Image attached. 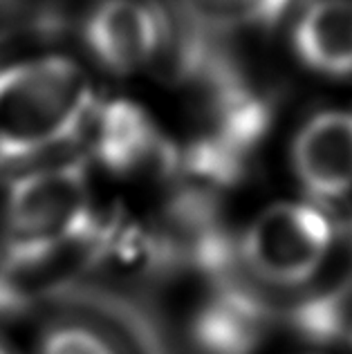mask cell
Here are the masks:
<instances>
[{
    "mask_svg": "<svg viewBox=\"0 0 352 354\" xmlns=\"http://www.w3.org/2000/svg\"><path fill=\"white\" fill-rule=\"evenodd\" d=\"M88 72L63 54L0 68V160L18 162L68 144L95 113Z\"/></svg>",
    "mask_w": 352,
    "mask_h": 354,
    "instance_id": "cell-1",
    "label": "cell"
},
{
    "mask_svg": "<svg viewBox=\"0 0 352 354\" xmlns=\"http://www.w3.org/2000/svg\"><path fill=\"white\" fill-rule=\"evenodd\" d=\"M92 236V195L81 164L45 166L9 184L3 204L5 276L32 272Z\"/></svg>",
    "mask_w": 352,
    "mask_h": 354,
    "instance_id": "cell-2",
    "label": "cell"
},
{
    "mask_svg": "<svg viewBox=\"0 0 352 354\" xmlns=\"http://www.w3.org/2000/svg\"><path fill=\"white\" fill-rule=\"evenodd\" d=\"M337 247V231L310 204L281 202L256 216L240 240L238 256L261 283L301 287L317 278Z\"/></svg>",
    "mask_w": 352,
    "mask_h": 354,
    "instance_id": "cell-3",
    "label": "cell"
},
{
    "mask_svg": "<svg viewBox=\"0 0 352 354\" xmlns=\"http://www.w3.org/2000/svg\"><path fill=\"white\" fill-rule=\"evenodd\" d=\"M83 41L101 68L133 77L162 57L166 21L148 0H99L83 23Z\"/></svg>",
    "mask_w": 352,
    "mask_h": 354,
    "instance_id": "cell-4",
    "label": "cell"
},
{
    "mask_svg": "<svg viewBox=\"0 0 352 354\" xmlns=\"http://www.w3.org/2000/svg\"><path fill=\"white\" fill-rule=\"evenodd\" d=\"M88 126L95 133L92 148L97 160L115 175L133 177L175 162L157 121L131 99H115L95 108Z\"/></svg>",
    "mask_w": 352,
    "mask_h": 354,
    "instance_id": "cell-5",
    "label": "cell"
},
{
    "mask_svg": "<svg viewBox=\"0 0 352 354\" xmlns=\"http://www.w3.org/2000/svg\"><path fill=\"white\" fill-rule=\"evenodd\" d=\"M294 171L314 198L335 200L352 189V115L323 113L303 126L292 151Z\"/></svg>",
    "mask_w": 352,
    "mask_h": 354,
    "instance_id": "cell-6",
    "label": "cell"
},
{
    "mask_svg": "<svg viewBox=\"0 0 352 354\" xmlns=\"http://www.w3.org/2000/svg\"><path fill=\"white\" fill-rule=\"evenodd\" d=\"M267 328L261 298L234 283H220L193 316L191 337L202 354H254Z\"/></svg>",
    "mask_w": 352,
    "mask_h": 354,
    "instance_id": "cell-7",
    "label": "cell"
},
{
    "mask_svg": "<svg viewBox=\"0 0 352 354\" xmlns=\"http://www.w3.org/2000/svg\"><path fill=\"white\" fill-rule=\"evenodd\" d=\"M294 48L312 70L352 74V0H314L296 23Z\"/></svg>",
    "mask_w": 352,
    "mask_h": 354,
    "instance_id": "cell-8",
    "label": "cell"
},
{
    "mask_svg": "<svg viewBox=\"0 0 352 354\" xmlns=\"http://www.w3.org/2000/svg\"><path fill=\"white\" fill-rule=\"evenodd\" d=\"M292 325L301 337L314 343H330L348 330V305L344 292L323 290L310 294L292 312Z\"/></svg>",
    "mask_w": 352,
    "mask_h": 354,
    "instance_id": "cell-9",
    "label": "cell"
},
{
    "mask_svg": "<svg viewBox=\"0 0 352 354\" xmlns=\"http://www.w3.org/2000/svg\"><path fill=\"white\" fill-rule=\"evenodd\" d=\"M39 354H117L95 330L79 323H59L43 334Z\"/></svg>",
    "mask_w": 352,
    "mask_h": 354,
    "instance_id": "cell-10",
    "label": "cell"
},
{
    "mask_svg": "<svg viewBox=\"0 0 352 354\" xmlns=\"http://www.w3.org/2000/svg\"><path fill=\"white\" fill-rule=\"evenodd\" d=\"M211 3L218 5L220 9H227V14H231L240 3H245V0H211Z\"/></svg>",
    "mask_w": 352,
    "mask_h": 354,
    "instance_id": "cell-11",
    "label": "cell"
},
{
    "mask_svg": "<svg viewBox=\"0 0 352 354\" xmlns=\"http://www.w3.org/2000/svg\"><path fill=\"white\" fill-rule=\"evenodd\" d=\"M0 354H12V352H9V350L3 346V343H0Z\"/></svg>",
    "mask_w": 352,
    "mask_h": 354,
    "instance_id": "cell-12",
    "label": "cell"
},
{
    "mask_svg": "<svg viewBox=\"0 0 352 354\" xmlns=\"http://www.w3.org/2000/svg\"><path fill=\"white\" fill-rule=\"evenodd\" d=\"M310 354H312V352H310Z\"/></svg>",
    "mask_w": 352,
    "mask_h": 354,
    "instance_id": "cell-13",
    "label": "cell"
}]
</instances>
